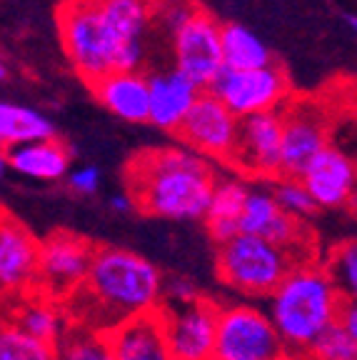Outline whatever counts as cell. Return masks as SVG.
I'll list each match as a JSON object with an SVG mask.
<instances>
[{"mask_svg": "<svg viewBox=\"0 0 357 360\" xmlns=\"http://www.w3.org/2000/svg\"><path fill=\"white\" fill-rule=\"evenodd\" d=\"M162 273L152 260L120 245H95L80 288L63 300L70 326L110 333L112 328L157 313Z\"/></svg>", "mask_w": 357, "mask_h": 360, "instance_id": "6da1fadb", "label": "cell"}, {"mask_svg": "<svg viewBox=\"0 0 357 360\" xmlns=\"http://www.w3.org/2000/svg\"><path fill=\"white\" fill-rule=\"evenodd\" d=\"M125 193L148 218L202 220L218 173L188 148H145L123 170Z\"/></svg>", "mask_w": 357, "mask_h": 360, "instance_id": "7a4b0ae2", "label": "cell"}, {"mask_svg": "<svg viewBox=\"0 0 357 360\" xmlns=\"http://www.w3.org/2000/svg\"><path fill=\"white\" fill-rule=\"evenodd\" d=\"M342 295L325 273L323 260L295 263L265 298V313L278 330L290 360L307 355L310 345L337 321Z\"/></svg>", "mask_w": 357, "mask_h": 360, "instance_id": "3957f363", "label": "cell"}, {"mask_svg": "<svg viewBox=\"0 0 357 360\" xmlns=\"http://www.w3.org/2000/svg\"><path fill=\"white\" fill-rule=\"evenodd\" d=\"M297 260L285 248L255 236H233L215 250V273L228 290L245 298H268Z\"/></svg>", "mask_w": 357, "mask_h": 360, "instance_id": "277c9868", "label": "cell"}, {"mask_svg": "<svg viewBox=\"0 0 357 360\" xmlns=\"http://www.w3.org/2000/svg\"><path fill=\"white\" fill-rule=\"evenodd\" d=\"M65 58L88 85L112 73V43L98 0H63L56 11Z\"/></svg>", "mask_w": 357, "mask_h": 360, "instance_id": "5b68a950", "label": "cell"}, {"mask_svg": "<svg viewBox=\"0 0 357 360\" xmlns=\"http://www.w3.org/2000/svg\"><path fill=\"white\" fill-rule=\"evenodd\" d=\"M212 360H290L268 313L252 303H220Z\"/></svg>", "mask_w": 357, "mask_h": 360, "instance_id": "8992f818", "label": "cell"}, {"mask_svg": "<svg viewBox=\"0 0 357 360\" xmlns=\"http://www.w3.org/2000/svg\"><path fill=\"white\" fill-rule=\"evenodd\" d=\"M280 178H300L305 165L330 146V115L323 101L290 98L280 108Z\"/></svg>", "mask_w": 357, "mask_h": 360, "instance_id": "52a82bcc", "label": "cell"}, {"mask_svg": "<svg viewBox=\"0 0 357 360\" xmlns=\"http://www.w3.org/2000/svg\"><path fill=\"white\" fill-rule=\"evenodd\" d=\"M210 93L233 112L247 118L257 112H275L290 101V78L278 63L255 70H225L210 85Z\"/></svg>", "mask_w": 357, "mask_h": 360, "instance_id": "ba28073f", "label": "cell"}, {"mask_svg": "<svg viewBox=\"0 0 357 360\" xmlns=\"http://www.w3.org/2000/svg\"><path fill=\"white\" fill-rule=\"evenodd\" d=\"M220 25L223 22L218 18L195 3L188 18L173 30L175 70L197 90H210L215 78L223 73Z\"/></svg>", "mask_w": 357, "mask_h": 360, "instance_id": "9c48e42d", "label": "cell"}, {"mask_svg": "<svg viewBox=\"0 0 357 360\" xmlns=\"http://www.w3.org/2000/svg\"><path fill=\"white\" fill-rule=\"evenodd\" d=\"M95 245L73 231H53L38 243V288L48 298L63 300L73 295L85 281Z\"/></svg>", "mask_w": 357, "mask_h": 360, "instance_id": "30bf717a", "label": "cell"}, {"mask_svg": "<svg viewBox=\"0 0 357 360\" xmlns=\"http://www.w3.org/2000/svg\"><path fill=\"white\" fill-rule=\"evenodd\" d=\"M238 233L265 238V240L285 248L297 263L318 260L315 258V238L307 231L305 220H297L285 210H280L268 188L250 186L240 220H238Z\"/></svg>", "mask_w": 357, "mask_h": 360, "instance_id": "8fae6325", "label": "cell"}, {"mask_svg": "<svg viewBox=\"0 0 357 360\" xmlns=\"http://www.w3.org/2000/svg\"><path fill=\"white\" fill-rule=\"evenodd\" d=\"M220 303L197 298L188 305H160L162 333L173 360H212Z\"/></svg>", "mask_w": 357, "mask_h": 360, "instance_id": "7c38bea8", "label": "cell"}, {"mask_svg": "<svg viewBox=\"0 0 357 360\" xmlns=\"http://www.w3.org/2000/svg\"><path fill=\"white\" fill-rule=\"evenodd\" d=\"M38 243L28 225L0 208V305L38 288Z\"/></svg>", "mask_w": 357, "mask_h": 360, "instance_id": "4fadbf2b", "label": "cell"}, {"mask_svg": "<svg viewBox=\"0 0 357 360\" xmlns=\"http://www.w3.org/2000/svg\"><path fill=\"white\" fill-rule=\"evenodd\" d=\"M238 123L240 120L210 90H200L175 135H180L185 146L200 158L223 160L228 165L238 138Z\"/></svg>", "mask_w": 357, "mask_h": 360, "instance_id": "5bb4252c", "label": "cell"}, {"mask_svg": "<svg viewBox=\"0 0 357 360\" xmlns=\"http://www.w3.org/2000/svg\"><path fill=\"white\" fill-rule=\"evenodd\" d=\"M280 135L283 120L280 112H257L238 123L233 155L228 165L240 173V178H280Z\"/></svg>", "mask_w": 357, "mask_h": 360, "instance_id": "9a60e30c", "label": "cell"}, {"mask_svg": "<svg viewBox=\"0 0 357 360\" xmlns=\"http://www.w3.org/2000/svg\"><path fill=\"white\" fill-rule=\"evenodd\" d=\"M297 180L318 210H342L355 202V160L332 143L305 165Z\"/></svg>", "mask_w": 357, "mask_h": 360, "instance_id": "2e32d148", "label": "cell"}, {"mask_svg": "<svg viewBox=\"0 0 357 360\" xmlns=\"http://www.w3.org/2000/svg\"><path fill=\"white\" fill-rule=\"evenodd\" d=\"M112 43V70H138L143 63V35L152 20L150 0H98Z\"/></svg>", "mask_w": 357, "mask_h": 360, "instance_id": "e0dca14e", "label": "cell"}, {"mask_svg": "<svg viewBox=\"0 0 357 360\" xmlns=\"http://www.w3.org/2000/svg\"><path fill=\"white\" fill-rule=\"evenodd\" d=\"M197 93L200 90L175 68L168 73L148 75V123L168 133H178Z\"/></svg>", "mask_w": 357, "mask_h": 360, "instance_id": "ac0fdd59", "label": "cell"}, {"mask_svg": "<svg viewBox=\"0 0 357 360\" xmlns=\"http://www.w3.org/2000/svg\"><path fill=\"white\" fill-rule=\"evenodd\" d=\"M105 110L128 123H148V75L138 70H112L90 85Z\"/></svg>", "mask_w": 357, "mask_h": 360, "instance_id": "d6986e66", "label": "cell"}, {"mask_svg": "<svg viewBox=\"0 0 357 360\" xmlns=\"http://www.w3.org/2000/svg\"><path fill=\"white\" fill-rule=\"evenodd\" d=\"M105 335L112 360H173L157 313L133 318Z\"/></svg>", "mask_w": 357, "mask_h": 360, "instance_id": "ffe728a7", "label": "cell"}, {"mask_svg": "<svg viewBox=\"0 0 357 360\" xmlns=\"http://www.w3.org/2000/svg\"><path fill=\"white\" fill-rule=\"evenodd\" d=\"M6 158L8 168H13L15 173L33 180L56 183V180L65 178L67 170H70L73 150L53 135V138H45V141L22 143V146L11 148V150H6Z\"/></svg>", "mask_w": 357, "mask_h": 360, "instance_id": "44dd1931", "label": "cell"}, {"mask_svg": "<svg viewBox=\"0 0 357 360\" xmlns=\"http://www.w3.org/2000/svg\"><path fill=\"white\" fill-rule=\"evenodd\" d=\"M6 313L11 315V321L20 328L22 333H28L35 340L56 345L60 335L67 330V315L63 310V303L48 298L45 292L33 290L28 295H22L20 300L11 305H3Z\"/></svg>", "mask_w": 357, "mask_h": 360, "instance_id": "7402d4cb", "label": "cell"}, {"mask_svg": "<svg viewBox=\"0 0 357 360\" xmlns=\"http://www.w3.org/2000/svg\"><path fill=\"white\" fill-rule=\"evenodd\" d=\"M247 191H250V183L245 178H225L215 183L207 208L202 213L205 231L215 245L238 236V220H240Z\"/></svg>", "mask_w": 357, "mask_h": 360, "instance_id": "603a6c76", "label": "cell"}, {"mask_svg": "<svg viewBox=\"0 0 357 360\" xmlns=\"http://www.w3.org/2000/svg\"><path fill=\"white\" fill-rule=\"evenodd\" d=\"M220 56L225 70H255L273 63V53L242 22H225L220 25Z\"/></svg>", "mask_w": 357, "mask_h": 360, "instance_id": "cb8c5ba5", "label": "cell"}, {"mask_svg": "<svg viewBox=\"0 0 357 360\" xmlns=\"http://www.w3.org/2000/svg\"><path fill=\"white\" fill-rule=\"evenodd\" d=\"M56 135V125L45 112L28 105L0 101V148L11 150L22 143L45 141Z\"/></svg>", "mask_w": 357, "mask_h": 360, "instance_id": "d4e9b609", "label": "cell"}, {"mask_svg": "<svg viewBox=\"0 0 357 360\" xmlns=\"http://www.w3.org/2000/svg\"><path fill=\"white\" fill-rule=\"evenodd\" d=\"M0 360H56V345L22 333L0 305Z\"/></svg>", "mask_w": 357, "mask_h": 360, "instance_id": "484cf974", "label": "cell"}, {"mask_svg": "<svg viewBox=\"0 0 357 360\" xmlns=\"http://www.w3.org/2000/svg\"><path fill=\"white\" fill-rule=\"evenodd\" d=\"M56 360H112L105 333L67 326L56 343Z\"/></svg>", "mask_w": 357, "mask_h": 360, "instance_id": "4316f807", "label": "cell"}, {"mask_svg": "<svg viewBox=\"0 0 357 360\" xmlns=\"http://www.w3.org/2000/svg\"><path fill=\"white\" fill-rule=\"evenodd\" d=\"M325 273L342 295V300H355L357 295V245L352 238L337 243L323 263Z\"/></svg>", "mask_w": 357, "mask_h": 360, "instance_id": "83f0119b", "label": "cell"}, {"mask_svg": "<svg viewBox=\"0 0 357 360\" xmlns=\"http://www.w3.org/2000/svg\"><path fill=\"white\" fill-rule=\"evenodd\" d=\"M305 358L307 360H357V335L347 333L335 321L310 345Z\"/></svg>", "mask_w": 357, "mask_h": 360, "instance_id": "f1b7e54d", "label": "cell"}, {"mask_svg": "<svg viewBox=\"0 0 357 360\" xmlns=\"http://www.w3.org/2000/svg\"><path fill=\"white\" fill-rule=\"evenodd\" d=\"M270 195L275 198L280 210H285V213L292 215V218H297V220H307L318 213V205L313 202V198L307 195V191L302 188V183L297 178L273 180Z\"/></svg>", "mask_w": 357, "mask_h": 360, "instance_id": "f546056e", "label": "cell"}, {"mask_svg": "<svg viewBox=\"0 0 357 360\" xmlns=\"http://www.w3.org/2000/svg\"><path fill=\"white\" fill-rule=\"evenodd\" d=\"M197 298H202V292L193 278L180 276V273L162 276V290H160L162 305H188V303H195Z\"/></svg>", "mask_w": 357, "mask_h": 360, "instance_id": "4dcf8cb0", "label": "cell"}, {"mask_svg": "<svg viewBox=\"0 0 357 360\" xmlns=\"http://www.w3.org/2000/svg\"><path fill=\"white\" fill-rule=\"evenodd\" d=\"M67 186L78 195H95L100 188V170L95 165H80L75 170H67Z\"/></svg>", "mask_w": 357, "mask_h": 360, "instance_id": "1f68e13d", "label": "cell"}, {"mask_svg": "<svg viewBox=\"0 0 357 360\" xmlns=\"http://www.w3.org/2000/svg\"><path fill=\"white\" fill-rule=\"evenodd\" d=\"M108 205H110V210L112 213H133L135 210V205H133V200H130V195L128 193H115V195L110 198V202H108Z\"/></svg>", "mask_w": 357, "mask_h": 360, "instance_id": "d6a6232c", "label": "cell"}, {"mask_svg": "<svg viewBox=\"0 0 357 360\" xmlns=\"http://www.w3.org/2000/svg\"><path fill=\"white\" fill-rule=\"evenodd\" d=\"M8 75H11V70H8V63L3 60V56H0V83H6Z\"/></svg>", "mask_w": 357, "mask_h": 360, "instance_id": "836d02e7", "label": "cell"}, {"mask_svg": "<svg viewBox=\"0 0 357 360\" xmlns=\"http://www.w3.org/2000/svg\"><path fill=\"white\" fill-rule=\"evenodd\" d=\"M6 170H8V158H6V150L0 148V178L6 175Z\"/></svg>", "mask_w": 357, "mask_h": 360, "instance_id": "e575fe53", "label": "cell"}, {"mask_svg": "<svg viewBox=\"0 0 357 360\" xmlns=\"http://www.w3.org/2000/svg\"><path fill=\"white\" fill-rule=\"evenodd\" d=\"M345 22L350 25V28H357V18L352 15V13H350V15H345Z\"/></svg>", "mask_w": 357, "mask_h": 360, "instance_id": "d590c367", "label": "cell"}]
</instances>
